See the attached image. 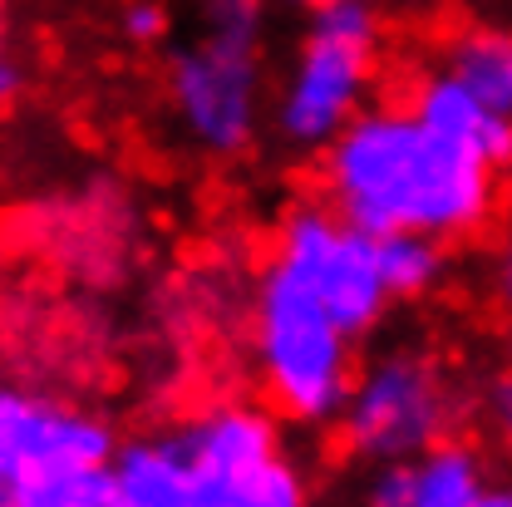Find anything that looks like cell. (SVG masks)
<instances>
[{
    "label": "cell",
    "mask_w": 512,
    "mask_h": 507,
    "mask_svg": "<svg viewBox=\"0 0 512 507\" xmlns=\"http://www.w3.org/2000/svg\"><path fill=\"white\" fill-rule=\"evenodd\" d=\"M439 69H448L463 89H473L488 109L512 119V30H463V35H453L439 55Z\"/></svg>",
    "instance_id": "cell-11"
},
{
    "label": "cell",
    "mask_w": 512,
    "mask_h": 507,
    "mask_svg": "<svg viewBox=\"0 0 512 507\" xmlns=\"http://www.w3.org/2000/svg\"><path fill=\"white\" fill-rule=\"evenodd\" d=\"M409 114L424 128H434L439 138L458 143L463 153L483 158L488 168H498V173L512 168V119L488 109L473 89H463L439 64L429 74H419V84L409 94Z\"/></svg>",
    "instance_id": "cell-10"
},
{
    "label": "cell",
    "mask_w": 512,
    "mask_h": 507,
    "mask_svg": "<svg viewBox=\"0 0 512 507\" xmlns=\"http://www.w3.org/2000/svg\"><path fill=\"white\" fill-rule=\"evenodd\" d=\"M119 453V434L89 414L25 384H0V473L25 488L74 468H104Z\"/></svg>",
    "instance_id": "cell-7"
},
{
    "label": "cell",
    "mask_w": 512,
    "mask_h": 507,
    "mask_svg": "<svg viewBox=\"0 0 512 507\" xmlns=\"http://www.w3.org/2000/svg\"><path fill=\"white\" fill-rule=\"evenodd\" d=\"M375 64H380V15L370 10V0H340L311 10L306 45L276 99L281 138L296 148H325L365 109Z\"/></svg>",
    "instance_id": "cell-4"
},
{
    "label": "cell",
    "mask_w": 512,
    "mask_h": 507,
    "mask_svg": "<svg viewBox=\"0 0 512 507\" xmlns=\"http://www.w3.org/2000/svg\"><path fill=\"white\" fill-rule=\"evenodd\" d=\"M124 35L138 45H158L168 35V10L158 0H133L124 10Z\"/></svg>",
    "instance_id": "cell-16"
},
{
    "label": "cell",
    "mask_w": 512,
    "mask_h": 507,
    "mask_svg": "<svg viewBox=\"0 0 512 507\" xmlns=\"http://www.w3.org/2000/svg\"><path fill=\"white\" fill-rule=\"evenodd\" d=\"M252 345L261 389L276 414L296 424L340 419L355 384V335L281 261H266L256 281Z\"/></svg>",
    "instance_id": "cell-2"
},
{
    "label": "cell",
    "mask_w": 512,
    "mask_h": 507,
    "mask_svg": "<svg viewBox=\"0 0 512 507\" xmlns=\"http://www.w3.org/2000/svg\"><path fill=\"white\" fill-rule=\"evenodd\" d=\"M296 5H306V10H320V5H340V0H296Z\"/></svg>",
    "instance_id": "cell-22"
},
{
    "label": "cell",
    "mask_w": 512,
    "mask_h": 507,
    "mask_svg": "<svg viewBox=\"0 0 512 507\" xmlns=\"http://www.w3.org/2000/svg\"><path fill=\"white\" fill-rule=\"evenodd\" d=\"M375 242H380L384 286H389L394 301H414V296L439 286V276H444V242L419 237V232H389V237H375Z\"/></svg>",
    "instance_id": "cell-13"
},
{
    "label": "cell",
    "mask_w": 512,
    "mask_h": 507,
    "mask_svg": "<svg viewBox=\"0 0 512 507\" xmlns=\"http://www.w3.org/2000/svg\"><path fill=\"white\" fill-rule=\"evenodd\" d=\"M488 488V463L483 453L463 439L424 448L414 458V493L409 507H473V498Z\"/></svg>",
    "instance_id": "cell-12"
},
{
    "label": "cell",
    "mask_w": 512,
    "mask_h": 507,
    "mask_svg": "<svg viewBox=\"0 0 512 507\" xmlns=\"http://www.w3.org/2000/svg\"><path fill=\"white\" fill-rule=\"evenodd\" d=\"M0 507H25V483L0 473Z\"/></svg>",
    "instance_id": "cell-21"
},
{
    "label": "cell",
    "mask_w": 512,
    "mask_h": 507,
    "mask_svg": "<svg viewBox=\"0 0 512 507\" xmlns=\"http://www.w3.org/2000/svg\"><path fill=\"white\" fill-rule=\"evenodd\" d=\"M227 507H306V478L301 468L281 453L276 463H266L256 478H247Z\"/></svg>",
    "instance_id": "cell-15"
},
{
    "label": "cell",
    "mask_w": 512,
    "mask_h": 507,
    "mask_svg": "<svg viewBox=\"0 0 512 507\" xmlns=\"http://www.w3.org/2000/svg\"><path fill=\"white\" fill-rule=\"evenodd\" d=\"M173 434H178V444L192 463L227 493V503L247 478H256L266 463L281 458L276 419L256 404H212L197 419L178 424Z\"/></svg>",
    "instance_id": "cell-8"
},
{
    "label": "cell",
    "mask_w": 512,
    "mask_h": 507,
    "mask_svg": "<svg viewBox=\"0 0 512 507\" xmlns=\"http://www.w3.org/2000/svg\"><path fill=\"white\" fill-rule=\"evenodd\" d=\"M25 507H124L119 503V483L114 468H74V473H55L25 488Z\"/></svg>",
    "instance_id": "cell-14"
},
{
    "label": "cell",
    "mask_w": 512,
    "mask_h": 507,
    "mask_svg": "<svg viewBox=\"0 0 512 507\" xmlns=\"http://www.w3.org/2000/svg\"><path fill=\"white\" fill-rule=\"evenodd\" d=\"M493 286H498L503 306H512V237L503 242V252H498V266H493Z\"/></svg>",
    "instance_id": "cell-18"
},
{
    "label": "cell",
    "mask_w": 512,
    "mask_h": 507,
    "mask_svg": "<svg viewBox=\"0 0 512 507\" xmlns=\"http://www.w3.org/2000/svg\"><path fill=\"white\" fill-rule=\"evenodd\" d=\"M488 419H493V439H498V448L512 458V370L493 384V394H488Z\"/></svg>",
    "instance_id": "cell-17"
},
{
    "label": "cell",
    "mask_w": 512,
    "mask_h": 507,
    "mask_svg": "<svg viewBox=\"0 0 512 507\" xmlns=\"http://www.w3.org/2000/svg\"><path fill=\"white\" fill-rule=\"evenodd\" d=\"M453 429V389L444 370L424 355H380L370 370H355L350 399L340 409V439L365 463L419 458L444 444Z\"/></svg>",
    "instance_id": "cell-5"
},
{
    "label": "cell",
    "mask_w": 512,
    "mask_h": 507,
    "mask_svg": "<svg viewBox=\"0 0 512 507\" xmlns=\"http://www.w3.org/2000/svg\"><path fill=\"white\" fill-rule=\"evenodd\" d=\"M109 468L124 507H227V493L183 453L173 429L124 439Z\"/></svg>",
    "instance_id": "cell-9"
},
{
    "label": "cell",
    "mask_w": 512,
    "mask_h": 507,
    "mask_svg": "<svg viewBox=\"0 0 512 507\" xmlns=\"http://www.w3.org/2000/svg\"><path fill=\"white\" fill-rule=\"evenodd\" d=\"M271 261H281L291 276H301L316 291L320 306L355 340L370 335L394 301L380 271V242L365 227H355L350 217H340L330 202L296 207L276 232Z\"/></svg>",
    "instance_id": "cell-6"
},
{
    "label": "cell",
    "mask_w": 512,
    "mask_h": 507,
    "mask_svg": "<svg viewBox=\"0 0 512 507\" xmlns=\"http://www.w3.org/2000/svg\"><path fill=\"white\" fill-rule=\"evenodd\" d=\"M330 207L370 237H473L498 212V168L424 128L409 109H360L325 143Z\"/></svg>",
    "instance_id": "cell-1"
},
{
    "label": "cell",
    "mask_w": 512,
    "mask_h": 507,
    "mask_svg": "<svg viewBox=\"0 0 512 507\" xmlns=\"http://www.w3.org/2000/svg\"><path fill=\"white\" fill-rule=\"evenodd\" d=\"M261 0H202V30L168 60V104L192 148L247 153L261 119Z\"/></svg>",
    "instance_id": "cell-3"
},
{
    "label": "cell",
    "mask_w": 512,
    "mask_h": 507,
    "mask_svg": "<svg viewBox=\"0 0 512 507\" xmlns=\"http://www.w3.org/2000/svg\"><path fill=\"white\" fill-rule=\"evenodd\" d=\"M473 507H512V478H503V483L488 478V488L473 498Z\"/></svg>",
    "instance_id": "cell-20"
},
{
    "label": "cell",
    "mask_w": 512,
    "mask_h": 507,
    "mask_svg": "<svg viewBox=\"0 0 512 507\" xmlns=\"http://www.w3.org/2000/svg\"><path fill=\"white\" fill-rule=\"evenodd\" d=\"M0 55H5V0H0Z\"/></svg>",
    "instance_id": "cell-23"
},
{
    "label": "cell",
    "mask_w": 512,
    "mask_h": 507,
    "mask_svg": "<svg viewBox=\"0 0 512 507\" xmlns=\"http://www.w3.org/2000/svg\"><path fill=\"white\" fill-rule=\"evenodd\" d=\"M20 94V69H15V60L10 55H0V114L10 109V99Z\"/></svg>",
    "instance_id": "cell-19"
}]
</instances>
